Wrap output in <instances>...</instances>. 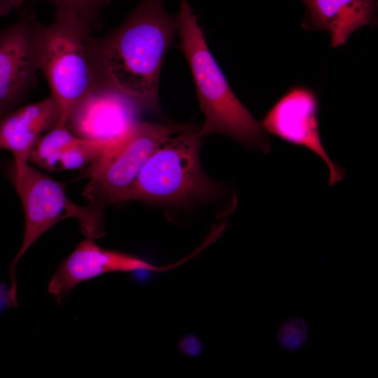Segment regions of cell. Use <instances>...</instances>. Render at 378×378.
I'll use <instances>...</instances> for the list:
<instances>
[{
	"mask_svg": "<svg viewBox=\"0 0 378 378\" xmlns=\"http://www.w3.org/2000/svg\"><path fill=\"white\" fill-rule=\"evenodd\" d=\"M178 30V15L167 12L164 0H140L114 31L97 38L106 83L144 111L156 110L162 66Z\"/></svg>",
	"mask_w": 378,
	"mask_h": 378,
	"instance_id": "cell-1",
	"label": "cell"
},
{
	"mask_svg": "<svg viewBox=\"0 0 378 378\" xmlns=\"http://www.w3.org/2000/svg\"><path fill=\"white\" fill-rule=\"evenodd\" d=\"M178 30L183 53L190 66L204 121L201 136L227 135L243 145L267 153L270 139L235 96L211 52L188 0H179Z\"/></svg>",
	"mask_w": 378,
	"mask_h": 378,
	"instance_id": "cell-2",
	"label": "cell"
},
{
	"mask_svg": "<svg viewBox=\"0 0 378 378\" xmlns=\"http://www.w3.org/2000/svg\"><path fill=\"white\" fill-rule=\"evenodd\" d=\"M93 29L82 20L55 15L48 24L36 22L34 43L39 71L45 76L60 113L57 126H66L76 104L106 83Z\"/></svg>",
	"mask_w": 378,
	"mask_h": 378,
	"instance_id": "cell-3",
	"label": "cell"
},
{
	"mask_svg": "<svg viewBox=\"0 0 378 378\" xmlns=\"http://www.w3.org/2000/svg\"><path fill=\"white\" fill-rule=\"evenodd\" d=\"M200 130L187 125L148 158L125 201L178 203L219 196L223 190L210 180L200 161Z\"/></svg>",
	"mask_w": 378,
	"mask_h": 378,
	"instance_id": "cell-4",
	"label": "cell"
},
{
	"mask_svg": "<svg viewBox=\"0 0 378 378\" xmlns=\"http://www.w3.org/2000/svg\"><path fill=\"white\" fill-rule=\"evenodd\" d=\"M10 178L20 198L24 214V231L20 249L10 270V295L17 307L16 265L28 248L51 227L62 219L76 218L83 233L88 238L104 235L102 209L92 205L83 206L73 203L62 185L27 164L20 169L11 167Z\"/></svg>",
	"mask_w": 378,
	"mask_h": 378,
	"instance_id": "cell-5",
	"label": "cell"
},
{
	"mask_svg": "<svg viewBox=\"0 0 378 378\" xmlns=\"http://www.w3.org/2000/svg\"><path fill=\"white\" fill-rule=\"evenodd\" d=\"M186 127L140 120L120 143L90 164L83 173L82 177L90 178L84 195L91 205L102 209L107 204L125 201L151 155Z\"/></svg>",
	"mask_w": 378,
	"mask_h": 378,
	"instance_id": "cell-6",
	"label": "cell"
},
{
	"mask_svg": "<svg viewBox=\"0 0 378 378\" xmlns=\"http://www.w3.org/2000/svg\"><path fill=\"white\" fill-rule=\"evenodd\" d=\"M142 111L134 100L105 83L76 104L66 126L76 136L101 143L108 151L132 131Z\"/></svg>",
	"mask_w": 378,
	"mask_h": 378,
	"instance_id": "cell-7",
	"label": "cell"
},
{
	"mask_svg": "<svg viewBox=\"0 0 378 378\" xmlns=\"http://www.w3.org/2000/svg\"><path fill=\"white\" fill-rule=\"evenodd\" d=\"M318 111V97L314 90L293 86L267 111L261 125L265 132L320 158L328 168V183L332 186L343 178L345 172L332 162L323 145Z\"/></svg>",
	"mask_w": 378,
	"mask_h": 378,
	"instance_id": "cell-8",
	"label": "cell"
},
{
	"mask_svg": "<svg viewBox=\"0 0 378 378\" xmlns=\"http://www.w3.org/2000/svg\"><path fill=\"white\" fill-rule=\"evenodd\" d=\"M36 22L32 15H24L0 31V115L20 102L36 85Z\"/></svg>",
	"mask_w": 378,
	"mask_h": 378,
	"instance_id": "cell-9",
	"label": "cell"
},
{
	"mask_svg": "<svg viewBox=\"0 0 378 378\" xmlns=\"http://www.w3.org/2000/svg\"><path fill=\"white\" fill-rule=\"evenodd\" d=\"M166 268L132 255L102 248L88 238L61 262L49 283L48 292L61 303L78 284L105 273L144 270L160 272Z\"/></svg>",
	"mask_w": 378,
	"mask_h": 378,
	"instance_id": "cell-10",
	"label": "cell"
},
{
	"mask_svg": "<svg viewBox=\"0 0 378 378\" xmlns=\"http://www.w3.org/2000/svg\"><path fill=\"white\" fill-rule=\"evenodd\" d=\"M60 113L55 99L48 97L22 106L0 121V148L13 154L15 169H20L29 162L36 141L59 120Z\"/></svg>",
	"mask_w": 378,
	"mask_h": 378,
	"instance_id": "cell-11",
	"label": "cell"
},
{
	"mask_svg": "<svg viewBox=\"0 0 378 378\" xmlns=\"http://www.w3.org/2000/svg\"><path fill=\"white\" fill-rule=\"evenodd\" d=\"M301 1L307 9L302 27L327 31L332 48L344 44L356 29L377 23V0Z\"/></svg>",
	"mask_w": 378,
	"mask_h": 378,
	"instance_id": "cell-12",
	"label": "cell"
},
{
	"mask_svg": "<svg viewBox=\"0 0 378 378\" xmlns=\"http://www.w3.org/2000/svg\"><path fill=\"white\" fill-rule=\"evenodd\" d=\"M78 138L67 126L56 125L36 141L29 160L46 169H58L63 151Z\"/></svg>",
	"mask_w": 378,
	"mask_h": 378,
	"instance_id": "cell-13",
	"label": "cell"
},
{
	"mask_svg": "<svg viewBox=\"0 0 378 378\" xmlns=\"http://www.w3.org/2000/svg\"><path fill=\"white\" fill-rule=\"evenodd\" d=\"M106 151L107 148L101 143L78 137L63 151L58 169H76L90 165Z\"/></svg>",
	"mask_w": 378,
	"mask_h": 378,
	"instance_id": "cell-14",
	"label": "cell"
},
{
	"mask_svg": "<svg viewBox=\"0 0 378 378\" xmlns=\"http://www.w3.org/2000/svg\"><path fill=\"white\" fill-rule=\"evenodd\" d=\"M35 1V0H34ZM51 4L55 15L72 17L82 20L93 30L99 26L103 8L107 0H42Z\"/></svg>",
	"mask_w": 378,
	"mask_h": 378,
	"instance_id": "cell-15",
	"label": "cell"
},
{
	"mask_svg": "<svg viewBox=\"0 0 378 378\" xmlns=\"http://www.w3.org/2000/svg\"><path fill=\"white\" fill-rule=\"evenodd\" d=\"M307 337V324L304 319L298 317L284 322L277 332V339L281 346L290 351L302 348Z\"/></svg>",
	"mask_w": 378,
	"mask_h": 378,
	"instance_id": "cell-16",
	"label": "cell"
},
{
	"mask_svg": "<svg viewBox=\"0 0 378 378\" xmlns=\"http://www.w3.org/2000/svg\"><path fill=\"white\" fill-rule=\"evenodd\" d=\"M24 0H0V15L9 13L12 9L18 7Z\"/></svg>",
	"mask_w": 378,
	"mask_h": 378,
	"instance_id": "cell-17",
	"label": "cell"
},
{
	"mask_svg": "<svg viewBox=\"0 0 378 378\" xmlns=\"http://www.w3.org/2000/svg\"><path fill=\"white\" fill-rule=\"evenodd\" d=\"M6 305L13 306L10 289L8 290L5 284L0 283V312Z\"/></svg>",
	"mask_w": 378,
	"mask_h": 378,
	"instance_id": "cell-18",
	"label": "cell"
}]
</instances>
